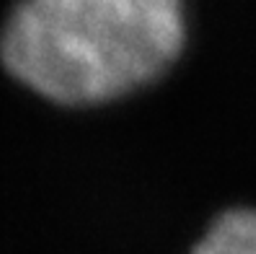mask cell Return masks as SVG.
Segmentation results:
<instances>
[{"label":"cell","mask_w":256,"mask_h":254,"mask_svg":"<svg viewBox=\"0 0 256 254\" xmlns=\"http://www.w3.org/2000/svg\"><path fill=\"white\" fill-rule=\"evenodd\" d=\"M184 37V0H18L0 57L52 101L98 104L158 78Z\"/></svg>","instance_id":"obj_1"},{"label":"cell","mask_w":256,"mask_h":254,"mask_svg":"<svg viewBox=\"0 0 256 254\" xmlns=\"http://www.w3.org/2000/svg\"><path fill=\"white\" fill-rule=\"evenodd\" d=\"M189 254H256V210L236 207L222 213Z\"/></svg>","instance_id":"obj_2"}]
</instances>
